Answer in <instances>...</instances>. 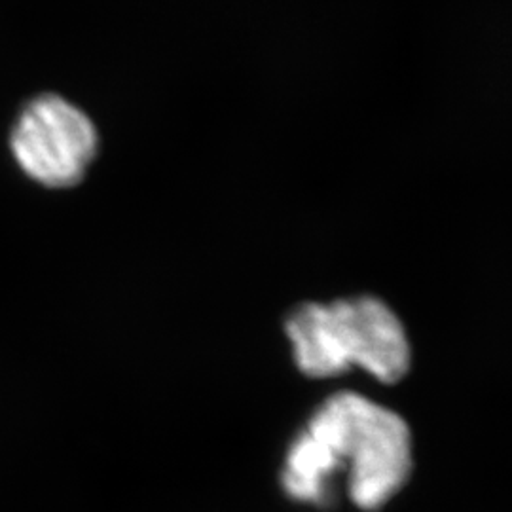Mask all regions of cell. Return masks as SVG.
<instances>
[{"label": "cell", "mask_w": 512, "mask_h": 512, "mask_svg": "<svg viewBox=\"0 0 512 512\" xmlns=\"http://www.w3.org/2000/svg\"><path fill=\"white\" fill-rule=\"evenodd\" d=\"M344 465L355 505L380 509L403 488L412 469L406 423L361 395L330 397L287 456L285 490L296 499L321 501L327 480Z\"/></svg>", "instance_id": "obj_1"}, {"label": "cell", "mask_w": 512, "mask_h": 512, "mask_svg": "<svg viewBox=\"0 0 512 512\" xmlns=\"http://www.w3.org/2000/svg\"><path fill=\"white\" fill-rule=\"evenodd\" d=\"M285 329L300 370L330 378L357 365L384 384H395L410 366V346L397 315L382 300L357 296L332 304H304Z\"/></svg>", "instance_id": "obj_2"}, {"label": "cell", "mask_w": 512, "mask_h": 512, "mask_svg": "<svg viewBox=\"0 0 512 512\" xmlns=\"http://www.w3.org/2000/svg\"><path fill=\"white\" fill-rule=\"evenodd\" d=\"M92 120L57 95L35 99L12 135V150L21 169L37 183L69 188L80 183L97 154Z\"/></svg>", "instance_id": "obj_3"}]
</instances>
